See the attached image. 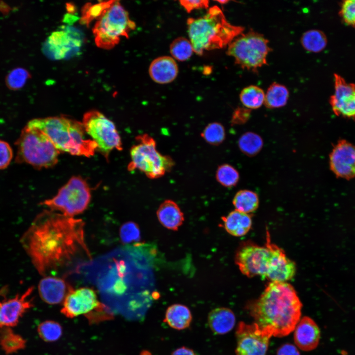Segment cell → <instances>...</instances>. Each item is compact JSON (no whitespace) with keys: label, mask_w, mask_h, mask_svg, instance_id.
Instances as JSON below:
<instances>
[{"label":"cell","mask_w":355,"mask_h":355,"mask_svg":"<svg viewBox=\"0 0 355 355\" xmlns=\"http://www.w3.org/2000/svg\"><path fill=\"white\" fill-rule=\"evenodd\" d=\"M21 243L36 270L44 276L67 266L78 255L90 256L83 221L51 210L36 217Z\"/></svg>","instance_id":"6da1fadb"},{"label":"cell","mask_w":355,"mask_h":355,"mask_svg":"<svg viewBox=\"0 0 355 355\" xmlns=\"http://www.w3.org/2000/svg\"><path fill=\"white\" fill-rule=\"evenodd\" d=\"M302 303L292 285L270 282L248 310L261 328L282 337L293 331L300 320Z\"/></svg>","instance_id":"7a4b0ae2"},{"label":"cell","mask_w":355,"mask_h":355,"mask_svg":"<svg viewBox=\"0 0 355 355\" xmlns=\"http://www.w3.org/2000/svg\"><path fill=\"white\" fill-rule=\"evenodd\" d=\"M189 40L194 52L202 55L204 50L222 48L243 33L244 28L230 24L220 8L214 5L203 17L187 20Z\"/></svg>","instance_id":"3957f363"},{"label":"cell","mask_w":355,"mask_h":355,"mask_svg":"<svg viewBox=\"0 0 355 355\" xmlns=\"http://www.w3.org/2000/svg\"><path fill=\"white\" fill-rule=\"evenodd\" d=\"M27 125L43 132L60 151L90 157L97 150V144L87 138L82 122L67 116L36 118Z\"/></svg>","instance_id":"277c9868"},{"label":"cell","mask_w":355,"mask_h":355,"mask_svg":"<svg viewBox=\"0 0 355 355\" xmlns=\"http://www.w3.org/2000/svg\"><path fill=\"white\" fill-rule=\"evenodd\" d=\"M15 144L17 163H27L39 169L51 167L58 162L60 151L47 136L36 128L26 125Z\"/></svg>","instance_id":"5b68a950"},{"label":"cell","mask_w":355,"mask_h":355,"mask_svg":"<svg viewBox=\"0 0 355 355\" xmlns=\"http://www.w3.org/2000/svg\"><path fill=\"white\" fill-rule=\"evenodd\" d=\"M138 143L130 149L131 161L128 170L138 169L151 179L163 177L172 170L174 161L169 156L160 153L154 139L144 134L136 137Z\"/></svg>","instance_id":"8992f818"},{"label":"cell","mask_w":355,"mask_h":355,"mask_svg":"<svg viewBox=\"0 0 355 355\" xmlns=\"http://www.w3.org/2000/svg\"><path fill=\"white\" fill-rule=\"evenodd\" d=\"M135 27L128 12L119 1L114 0L93 29L95 43L98 47L110 49L119 43L121 36L128 38Z\"/></svg>","instance_id":"52a82bcc"},{"label":"cell","mask_w":355,"mask_h":355,"mask_svg":"<svg viewBox=\"0 0 355 355\" xmlns=\"http://www.w3.org/2000/svg\"><path fill=\"white\" fill-rule=\"evenodd\" d=\"M268 42L262 35L249 31L233 40L226 53L242 68L256 71L267 63V56L271 50Z\"/></svg>","instance_id":"ba28073f"},{"label":"cell","mask_w":355,"mask_h":355,"mask_svg":"<svg viewBox=\"0 0 355 355\" xmlns=\"http://www.w3.org/2000/svg\"><path fill=\"white\" fill-rule=\"evenodd\" d=\"M91 198L90 188L87 182L79 176L71 177L51 199L41 204L51 211H58L68 216L73 217L83 213Z\"/></svg>","instance_id":"9c48e42d"},{"label":"cell","mask_w":355,"mask_h":355,"mask_svg":"<svg viewBox=\"0 0 355 355\" xmlns=\"http://www.w3.org/2000/svg\"><path fill=\"white\" fill-rule=\"evenodd\" d=\"M82 123L86 134L97 144V150L106 159L114 149H122L121 138L114 124L101 112L97 110L86 112Z\"/></svg>","instance_id":"30bf717a"},{"label":"cell","mask_w":355,"mask_h":355,"mask_svg":"<svg viewBox=\"0 0 355 355\" xmlns=\"http://www.w3.org/2000/svg\"><path fill=\"white\" fill-rule=\"evenodd\" d=\"M61 312L71 319L84 315L91 322H95L102 320L108 311L100 302L94 289L81 287L70 289L63 302Z\"/></svg>","instance_id":"8fae6325"},{"label":"cell","mask_w":355,"mask_h":355,"mask_svg":"<svg viewBox=\"0 0 355 355\" xmlns=\"http://www.w3.org/2000/svg\"><path fill=\"white\" fill-rule=\"evenodd\" d=\"M272 252L265 244L262 247L247 242L240 246L235 257L236 264L245 276L252 278L261 276L265 278L270 265Z\"/></svg>","instance_id":"7c38bea8"},{"label":"cell","mask_w":355,"mask_h":355,"mask_svg":"<svg viewBox=\"0 0 355 355\" xmlns=\"http://www.w3.org/2000/svg\"><path fill=\"white\" fill-rule=\"evenodd\" d=\"M272 336L255 322H240L236 330V355H265Z\"/></svg>","instance_id":"4fadbf2b"},{"label":"cell","mask_w":355,"mask_h":355,"mask_svg":"<svg viewBox=\"0 0 355 355\" xmlns=\"http://www.w3.org/2000/svg\"><path fill=\"white\" fill-rule=\"evenodd\" d=\"M333 76L334 93L329 99L333 112L338 116L355 119V84L339 74Z\"/></svg>","instance_id":"5bb4252c"},{"label":"cell","mask_w":355,"mask_h":355,"mask_svg":"<svg viewBox=\"0 0 355 355\" xmlns=\"http://www.w3.org/2000/svg\"><path fill=\"white\" fill-rule=\"evenodd\" d=\"M329 165L337 177L355 178V145L345 140L339 141L330 154Z\"/></svg>","instance_id":"9a60e30c"},{"label":"cell","mask_w":355,"mask_h":355,"mask_svg":"<svg viewBox=\"0 0 355 355\" xmlns=\"http://www.w3.org/2000/svg\"><path fill=\"white\" fill-rule=\"evenodd\" d=\"M34 290L29 287L22 294L0 301V328L16 326L20 319L33 306L30 296Z\"/></svg>","instance_id":"2e32d148"},{"label":"cell","mask_w":355,"mask_h":355,"mask_svg":"<svg viewBox=\"0 0 355 355\" xmlns=\"http://www.w3.org/2000/svg\"><path fill=\"white\" fill-rule=\"evenodd\" d=\"M270 237L269 233L267 231L266 244L272 250V257L265 278L271 282H287L295 276L296 264L286 256L283 249L271 242Z\"/></svg>","instance_id":"e0dca14e"},{"label":"cell","mask_w":355,"mask_h":355,"mask_svg":"<svg viewBox=\"0 0 355 355\" xmlns=\"http://www.w3.org/2000/svg\"><path fill=\"white\" fill-rule=\"evenodd\" d=\"M294 330V342L300 349L304 351H310L318 346L320 332L313 320L308 317L302 318Z\"/></svg>","instance_id":"ac0fdd59"},{"label":"cell","mask_w":355,"mask_h":355,"mask_svg":"<svg viewBox=\"0 0 355 355\" xmlns=\"http://www.w3.org/2000/svg\"><path fill=\"white\" fill-rule=\"evenodd\" d=\"M71 288L63 280L51 276H45L38 285L40 298L51 305L63 302Z\"/></svg>","instance_id":"d6986e66"},{"label":"cell","mask_w":355,"mask_h":355,"mask_svg":"<svg viewBox=\"0 0 355 355\" xmlns=\"http://www.w3.org/2000/svg\"><path fill=\"white\" fill-rule=\"evenodd\" d=\"M149 74L151 78L159 84H167L172 82L178 74V66L171 57L163 56L152 61L149 67Z\"/></svg>","instance_id":"ffe728a7"},{"label":"cell","mask_w":355,"mask_h":355,"mask_svg":"<svg viewBox=\"0 0 355 355\" xmlns=\"http://www.w3.org/2000/svg\"><path fill=\"white\" fill-rule=\"evenodd\" d=\"M157 216L165 228L176 231L182 224L184 218L183 213L174 201L166 200L159 207Z\"/></svg>","instance_id":"44dd1931"},{"label":"cell","mask_w":355,"mask_h":355,"mask_svg":"<svg viewBox=\"0 0 355 355\" xmlns=\"http://www.w3.org/2000/svg\"><path fill=\"white\" fill-rule=\"evenodd\" d=\"M81 44L78 39L72 38L63 31L52 33L48 38V50L56 59L64 58L72 48L78 47Z\"/></svg>","instance_id":"7402d4cb"},{"label":"cell","mask_w":355,"mask_h":355,"mask_svg":"<svg viewBox=\"0 0 355 355\" xmlns=\"http://www.w3.org/2000/svg\"><path fill=\"white\" fill-rule=\"evenodd\" d=\"M233 312L227 308H217L210 312L208 321L211 330L216 334L222 335L230 331L235 324Z\"/></svg>","instance_id":"603a6c76"},{"label":"cell","mask_w":355,"mask_h":355,"mask_svg":"<svg viewBox=\"0 0 355 355\" xmlns=\"http://www.w3.org/2000/svg\"><path fill=\"white\" fill-rule=\"evenodd\" d=\"M222 219L226 231L235 237L245 235L252 225V220L248 214L236 210L222 217Z\"/></svg>","instance_id":"cb8c5ba5"},{"label":"cell","mask_w":355,"mask_h":355,"mask_svg":"<svg viewBox=\"0 0 355 355\" xmlns=\"http://www.w3.org/2000/svg\"><path fill=\"white\" fill-rule=\"evenodd\" d=\"M192 318L191 312L187 306L175 304L167 309L164 321L174 329L183 330L189 326Z\"/></svg>","instance_id":"d4e9b609"},{"label":"cell","mask_w":355,"mask_h":355,"mask_svg":"<svg viewBox=\"0 0 355 355\" xmlns=\"http://www.w3.org/2000/svg\"><path fill=\"white\" fill-rule=\"evenodd\" d=\"M26 345V340L11 328H0V347L6 354L15 353L24 349Z\"/></svg>","instance_id":"484cf974"},{"label":"cell","mask_w":355,"mask_h":355,"mask_svg":"<svg viewBox=\"0 0 355 355\" xmlns=\"http://www.w3.org/2000/svg\"><path fill=\"white\" fill-rule=\"evenodd\" d=\"M289 91L287 88L280 83L274 82L268 87L265 94L264 104L269 108L284 106L287 103Z\"/></svg>","instance_id":"4316f807"},{"label":"cell","mask_w":355,"mask_h":355,"mask_svg":"<svg viewBox=\"0 0 355 355\" xmlns=\"http://www.w3.org/2000/svg\"><path fill=\"white\" fill-rule=\"evenodd\" d=\"M300 42L306 50L311 52L318 53L326 47L327 39L322 31L313 29L303 33Z\"/></svg>","instance_id":"83f0119b"},{"label":"cell","mask_w":355,"mask_h":355,"mask_svg":"<svg viewBox=\"0 0 355 355\" xmlns=\"http://www.w3.org/2000/svg\"><path fill=\"white\" fill-rule=\"evenodd\" d=\"M233 204L236 210L248 214L257 209L259 199L254 192L248 190H242L239 191L235 195Z\"/></svg>","instance_id":"f1b7e54d"},{"label":"cell","mask_w":355,"mask_h":355,"mask_svg":"<svg viewBox=\"0 0 355 355\" xmlns=\"http://www.w3.org/2000/svg\"><path fill=\"white\" fill-rule=\"evenodd\" d=\"M240 99L242 104L247 108L256 109L264 104L265 93L258 86L249 85L241 91Z\"/></svg>","instance_id":"f546056e"},{"label":"cell","mask_w":355,"mask_h":355,"mask_svg":"<svg viewBox=\"0 0 355 355\" xmlns=\"http://www.w3.org/2000/svg\"><path fill=\"white\" fill-rule=\"evenodd\" d=\"M114 0L101 1L97 3H87L82 8L80 22L88 26L94 19L100 18L112 4Z\"/></svg>","instance_id":"4dcf8cb0"},{"label":"cell","mask_w":355,"mask_h":355,"mask_svg":"<svg viewBox=\"0 0 355 355\" xmlns=\"http://www.w3.org/2000/svg\"><path fill=\"white\" fill-rule=\"evenodd\" d=\"M263 142L262 138L252 132L244 134L239 139L238 145L240 150L248 156H254L261 149Z\"/></svg>","instance_id":"1f68e13d"},{"label":"cell","mask_w":355,"mask_h":355,"mask_svg":"<svg viewBox=\"0 0 355 355\" xmlns=\"http://www.w3.org/2000/svg\"><path fill=\"white\" fill-rule=\"evenodd\" d=\"M170 51L174 59L179 61H184L192 56L194 50L190 40L179 37L171 43Z\"/></svg>","instance_id":"d6a6232c"},{"label":"cell","mask_w":355,"mask_h":355,"mask_svg":"<svg viewBox=\"0 0 355 355\" xmlns=\"http://www.w3.org/2000/svg\"><path fill=\"white\" fill-rule=\"evenodd\" d=\"M37 331L40 338L46 342L58 340L63 333L62 327L60 324L51 320L40 323L37 327Z\"/></svg>","instance_id":"836d02e7"},{"label":"cell","mask_w":355,"mask_h":355,"mask_svg":"<svg viewBox=\"0 0 355 355\" xmlns=\"http://www.w3.org/2000/svg\"><path fill=\"white\" fill-rule=\"evenodd\" d=\"M216 178L222 185L226 187H232L238 183L239 174L233 166L224 164L218 167L216 173Z\"/></svg>","instance_id":"e575fe53"},{"label":"cell","mask_w":355,"mask_h":355,"mask_svg":"<svg viewBox=\"0 0 355 355\" xmlns=\"http://www.w3.org/2000/svg\"><path fill=\"white\" fill-rule=\"evenodd\" d=\"M201 136L207 142L217 145L222 142L225 139V129L221 123L212 122L205 128Z\"/></svg>","instance_id":"d590c367"},{"label":"cell","mask_w":355,"mask_h":355,"mask_svg":"<svg viewBox=\"0 0 355 355\" xmlns=\"http://www.w3.org/2000/svg\"><path fill=\"white\" fill-rule=\"evenodd\" d=\"M339 15L343 23L355 28V0H346L340 3Z\"/></svg>","instance_id":"8d00e7d4"},{"label":"cell","mask_w":355,"mask_h":355,"mask_svg":"<svg viewBox=\"0 0 355 355\" xmlns=\"http://www.w3.org/2000/svg\"><path fill=\"white\" fill-rule=\"evenodd\" d=\"M120 236L123 243H128L140 239V231L138 225L133 222L124 224L120 230Z\"/></svg>","instance_id":"74e56055"},{"label":"cell","mask_w":355,"mask_h":355,"mask_svg":"<svg viewBox=\"0 0 355 355\" xmlns=\"http://www.w3.org/2000/svg\"><path fill=\"white\" fill-rule=\"evenodd\" d=\"M29 76V74L27 71L21 68L17 69L9 74L7 83L10 88L18 89L24 85Z\"/></svg>","instance_id":"f35d334b"},{"label":"cell","mask_w":355,"mask_h":355,"mask_svg":"<svg viewBox=\"0 0 355 355\" xmlns=\"http://www.w3.org/2000/svg\"><path fill=\"white\" fill-rule=\"evenodd\" d=\"M13 157V151L6 142L0 140V169L8 166Z\"/></svg>","instance_id":"ab89813d"},{"label":"cell","mask_w":355,"mask_h":355,"mask_svg":"<svg viewBox=\"0 0 355 355\" xmlns=\"http://www.w3.org/2000/svg\"><path fill=\"white\" fill-rule=\"evenodd\" d=\"M179 2L180 5L188 13H190L192 10L195 9L208 8L209 1L207 0H180Z\"/></svg>","instance_id":"60d3db41"},{"label":"cell","mask_w":355,"mask_h":355,"mask_svg":"<svg viewBox=\"0 0 355 355\" xmlns=\"http://www.w3.org/2000/svg\"><path fill=\"white\" fill-rule=\"evenodd\" d=\"M277 355H300V353L295 346L287 343L279 348Z\"/></svg>","instance_id":"b9f144b4"},{"label":"cell","mask_w":355,"mask_h":355,"mask_svg":"<svg viewBox=\"0 0 355 355\" xmlns=\"http://www.w3.org/2000/svg\"><path fill=\"white\" fill-rule=\"evenodd\" d=\"M249 110L238 108L234 112L232 117V123H240L245 121L248 117Z\"/></svg>","instance_id":"7bdbcfd3"},{"label":"cell","mask_w":355,"mask_h":355,"mask_svg":"<svg viewBox=\"0 0 355 355\" xmlns=\"http://www.w3.org/2000/svg\"><path fill=\"white\" fill-rule=\"evenodd\" d=\"M171 355H196V354L192 349L182 347L175 350Z\"/></svg>","instance_id":"ee69618b"},{"label":"cell","mask_w":355,"mask_h":355,"mask_svg":"<svg viewBox=\"0 0 355 355\" xmlns=\"http://www.w3.org/2000/svg\"><path fill=\"white\" fill-rule=\"evenodd\" d=\"M67 9L69 12L71 13V12L74 11V10H75L74 5H73L71 4L67 3Z\"/></svg>","instance_id":"f6af8a7d"},{"label":"cell","mask_w":355,"mask_h":355,"mask_svg":"<svg viewBox=\"0 0 355 355\" xmlns=\"http://www.w3.org/2000/svg\"><path fill=\"white\" fill-rule=\"evenodd\" d=\"M218 2L221 4H224L228 2V0H216Z\"/></svg>","instance_id":"bcb514c9"}]
</instances>
